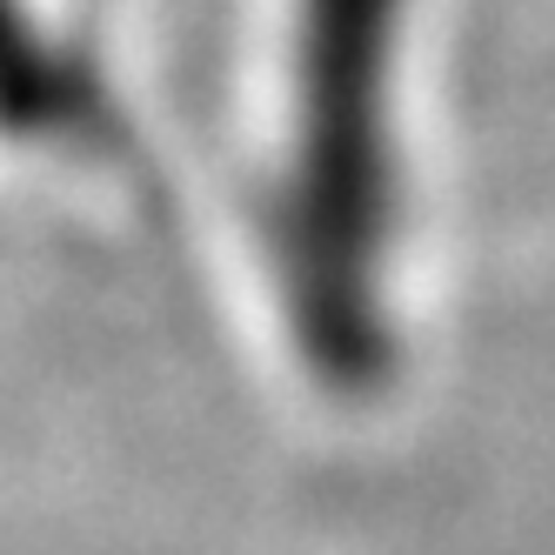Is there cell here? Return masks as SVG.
Returning a JSON list of instances; mask_svg holds the SVG:
<instances>
[{"mask_svg":"<svg viewBox=\"0 0 555 555\" xmlns=\"http://www.w3.org/2000/svg\"><path fill=\"white\" fill-rule=\"evenodd\" d=\"M388 21L395 0H314L308 141L295 181V301L335 382H375L388 362L375 268L388 234Z\"/></svg>","mask_w":555,"mask_h":555,"instance_id":"6da1fadb","label":"cell"}]
</instances>
